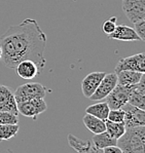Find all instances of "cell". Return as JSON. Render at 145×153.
<instances>
[{
  "label": "cell",
  "instance_id": "obj_8",
  "mask_svg": "<svg viewBox=\"0 0 145 153\" xmlns=\"http://www.w3.org/2000/svg\"><path fill=\"white\" fill-rule=\"evenodd\" d=\"M117 84V76L115 72H111L108 74H105L103 79L100 82L99 86L95 91V93L91 96L90 100L92 101H100L104 100L107 96L110 94V91L116 86Z\"/></svg>",
  "mask_w": 145,
  "mask_h": 153
},
{
  "label": "cell",
  "instance_id": "obj_1",
  "mask_svg": "<svg viewBox=\"0 0 145 153\" xmlns=\"http://www.w3.org/2000/svg\"><path fill=\"white\" fill-rule=\"evenodd\" d=\"M46 35L38 22L34 19H26L22 23L11 26L0 37L2 51V65L9 69H16L22 61L30 60L38 66L40 71L45 66L44 49Z\"/></svg>",
  "mask_w": 145,
  "mask_h": 153
},
{
  "label": "cell",
  "instance_id": "obj_10",
  "mask_svg": "<svg viewBox=\"0 0 145 153\" xmlns=\"http://www.w3.org/2000/svg\"><path fill=\"white\" fill-rule=\"evenodd\" d=\"M0 111H7L19 115L18 104L13 89L3 84H0Z\"/></svg>",
  "mask_w": 145,
  "mask_h": 153
},
{
  "label": "cell",
  "instance_id": "obj_23",
  "mask_svg": "<svg viewBox=\"0 0 145 153\" xmlns=\"http://www.w3.org/2000/svg\"><path fill=\"white\" fill-rule=\"evenodd\" d=\"M123 119H125V112L123 111V109L110 110L107 117V120L112 122H123Z\"/></svg>",
  "mask_w": 145,
  "mask_h": 153
},
{
  "label": "cell",
  "instance_id": "obj_25",
  "mask_svg": "<svg viewBox=\"0 0 145 153\" xmlns=\"http://www.w3.org/2000/svg\"><path fill=\"white\" fill-rule=\"evenodd\" d=\"M134 30L138 36L140 37L141 41H143L145 39V20H141L134 23Z\"/></svg>",
  "mask_w": 145,
  "mask_h": 153
},
{
  "label": "cell",
  "instance_id": "obj_2",
  "mask_svg": "<svg viewBox=\"0 0 145 153\" xmlns=\"http://www.w3.org/2000/svg\"><path fill=\"white\" fill-rule=\"evenodd\" d=\"M116 146L123 153H145V126L126 128Z\"/></svg>",
  "mask_w": 145,
  "mask_h": 153
},
{
  "label": "cell",
  "instance_id": "obj_15",
  "mask_svg": "<svg viewBox=\"0 0 145 153\" xmlns=\"http://www.w3.org/2000/svg\"><path fill=\"white\" fill-rule=\"evenodd\" d=\"M117 76V84L120 85H134L137 84L144 75V73L137 71H130V70H121L115 72Z\"/></svg>",
  "mask_w": 145,
  "mask_h": 153
},
{
  "label": "cell",
  "instance_id": "obj_24",
  "mask_svg": "<svg viewBox=\"0 0 145 153\" xmlns=\"http://www.w3.org/2000/svg\"><path fill=\"white\" fill-rule=\"evenodd\" d=\"M116 18L113 16V18H110L109 20L105 21L104 23L102 24V31L104 34H106L108 36L109 34H111L112 32L115 30L116 27Z\"/></svg>",
  "mask_w": 145,
  "mask_h": 153
},
{
  "label": "cell",
  "instance_id": "obj_9",
  "mask_svg": "<svg viewBox=\"0 0 145 153\" xmlns=\"http://www.w3.org/2000/svg\"><path fill=\"white\" fill-rule=\"evenodd\" d=\"M121 70H130V71L145 72V56L143 53L128 56L125 59H120L116 65L114 72H118Z\"/></svg>",
  "mask_w": 145,
  "mask_h": 153
},
{
  "label": "cell",
  "instance_id": "obj_7",
  "mask_svg": "<svg viewBox=\"0 0 145 153\" xmlns=\"http://www.w3.org/2000/svg\"><path fill=\"white\" fill-rule=\"evenodd\" d=\"M125 112V123L126 128H134V126H145V112L137 107L130 105L129 103L125 104L120 108Z\"/></svg>",
  "mask_w": 145,
  "mask_h": 153
},
{
  "label": "cell",
  "instance_id": "obj_5",
  "mask_svg": "<svg viewBox=\"0 0 145 153\" xmlns=\"http://www.w3.org/2000/svg\"><path fill=\"white\" fill-rule=\"evenodd\" d=\"M123 10L131 22L145 20V0H121Z\"/></svg>",
  "mask_w": 145,
  "mask_h": 153
},
{
  "label": "cell",
  "instance_id": "obj_6",
  "mask_svg": "<svg viewBox=\"0 0 145 153\" xmlns=\"http://www.w3.org/2000/svg\"><path fill=\"white\" fill-rule=\"evenodd\" d=\"M46 109H48V105L44 99H34L18 105L19 114L21 113L24 116L32 119H36L37 116L46 111Z\"/></svg>",
  "mask_w": 145,
  "mask_h": 153
},
{
  "label": "cell",
  "instance_id": "obj_11",
  "mask_svg": "<svg viewBox=\"0 0 145 153\" xmlns=\"http://www.w3.org/2000/svg\"><path fill=\"white\" fill-rule=\"evenodd\" d=\"M104 76V72H92L83 78V82H81V91L86 98L88 99L95 93Z\"/></svg>",
  "mask_w": 145,
  "mask_h": 153
},
{
  "label": "cell",
  "instance_id": "obj_17",
  "mask_svg": "<svg viewBox=\"0 0 145 153\" xmlns=\"http://www.w3.org/2000/svg\"><path fill=\"white\" fill-rule=\"evenodd\" d=\"M109 111H110V108L108 107V105H107L106 102L96 103L94 105L88 106V107L86 109V113L93 115V116L97 117V118L101 119L103 121L107 120Z\"/></svg>",
  "mask_w": 145,
  "mask_h": 153
},
{
  "label": "cell",
  "instance_id": "obj_16",
  "mask_svg": "<svg viewBox=\"0 0 145 153\" xmlns=\"http://www.w3.org/2000/svg\"><path fill=\"white\" fill-rule=\"evenodd\" d=\"M83 121L85 123L86 128L90 131H92L94 135L96 134H100L106 131V126H105V121L101 120V119L97 118V117L93 116L91 114H86L83 116Z\"/></svg>",
  "mask_w": 145,
  "mask_h": 153
},
{
  "label": "cell",
  "instance_id": "obj_13",
  "mask_svg": "<svg viewBox=\"0 0 145 153\" xmlns=\"http://www.w3.org/2000/svg\"><path fill=\"white\" fill-rule=\"evenodd\" d=\"M109 39H114V40L120 41H141L140 37L135 32L134 28L129 27L126 25H118L115 27V30L109 34Z\"/></svg>",
  "mask_w": 145,
  "mask_h": 153
},
{
  "label": "cell",
  "instance_id": "obj_21",
  "mask_svg": "<svg viewBox=\"0 0 145 153\" xmlns=\"http://www.w3.org/2000/svg\"><path fill=\"white\" fill-rule=\"evenodd\" d=\"M19 129V124H0V142L16 137Z\"/></svg>",
  "mask_w": 145,
  "mask_h": 153
},
{
  "label": "cell",
  "instance_id": "obj_19",
  "mask_svg": "<svg viewBox=\"0 0 145 153\" xmlns=\"http://www.w3.org/2000/svg\"><path fill=\"white\" fill-rule=\"evenodd\" d=\"M105 126H106V131L114 139H120L121 136L125 134L126 126L123 122H112L109 120L105 121Z\"/></svg>",
  "mask_w": 145,
  "mask_h": 153
},
{
  "label": "cell",
  "instance_id": "obj_26",
  "mask_svg": "<svg viewBox=\"0 0 145 153\" xmlns=\"http://www.w3.org/2000/svg\"><path fill=\"white\" fill-rule=\"evenodd\" d=\"M103 153H123L120 150V148H118L117 146H110V147H107L102 149Z\"/></svg>",
  "mask_w": 145,
  "mask_h": 153
},
{
  "label": "cell",
  "instance_id": "obj_27",
  "mask_svg": "<svg viewBox=\"0 0 145 153\" xmlns=\"http://www.w3.org/2000/svg\"><path fill=\"white\" fill-rule=\"evenodd\" d=\"M80 153H103V152H102V149H98L97 147L92 145L88 150H86V151H83V152H80Z\"/></svg>",
  "mask_w": 145,
  "mask_h": 153
},
{
  "label": "cell",
  "instance_id": "obj_28",
  "mask_svg": "<svg viewBox=\"0 0 145 153\" xmlns=\"http://www.w3.org/2000/svg\"><path fill=\"white\" fill-rule=\"evenodd\" d=\"M1 56H2V51H1V48H0V61H1Z\"/></svg>",
  "mask_w": 145,
  "mask_h": 153
},
{
  "label": "cell",
  "instance_id": "obj_4",
  "mask_svg": "<svg viewBox=\"0 0 145 153\" xmlns=\"http://www.w3.org/2000/svg\"><path fill=\"white\" fill-rule=\"evenodd\" d=\"M135 85V84H134ZM133 85H120L116 84V86L110 91L108 96L105 98V102L107 103L110 110L120 109L125 104H127L129 101V97L132 91Z\"/></svg>",
  "mask_w": 145,
  "mask_h": 153
},
{
  "label": "cell",
  "instance_id": "obj_20",
  "mask_svg": "<svg viewBox=\"0 0 145 153\" xmlns=\"http://www.w3.org/2000/svg\"><path fill=\"white\" fill-rule=\"evenodd\" d=\"M68 143H69L70 147L73 148L76 151V153L86 151V150H88V148L93 145L92 141H85V140H83V139L75 137V136L72 135V134L68 135Z\"/></svg>",
  "mask_w": 145,
  "mask_h": 153
},
{
  "label": "cell",
  "instance_id": "obj_22",
  "mask_svg": "<svg viewBox=\"0 0 145 153\" xmlns=\"http://www.w3.org/2000/svg\"><path fill=\"white\" fill-rule=\"evenodd\" d=\"M0 124H19L18 115L7 111H0Z\"/></svg>",
  "mask_w": 145,
  "mask_h": 153
},
{
  "label": "cell",
  "instance_id": "obj_14",
  "mask_svg": "<svg viewBox=\"0 0 145 153\" xmlns=\"http://www.w3.org/2000/svg\"><path fill=\"white\" fill-rule=\"evenodd\" d=\"M18 75L22 79L25 80H31V79L35 78L37 75L40 74V69L38 68L33 61L30 60H25L20 62L16 67Z\"/></svg>",
  "mask_w": 145,
  "mask_h": 153
},
{
  "label": "cell",
  "instance_id": "obj_12",
  "mask_svg": "<svg viewBox=\"0 0 145 153\" xmlns=\"http://www.w3.org/2000/svg\"><path fill=\"white\" fill-rule=\"evenodd\" d=\"M128 103L141 110L145 108V77L144 75L137 84L133 85Z\"/></svg>",
  "mask_w": 145,
  "mask_h": 153
},
{
  "label": "cell",
  "instance_id": "obj_3",
  "mask_svg": "<svg viewBox=\"0 0 145 153\" xmlns=\"http://www.w3.org/2000/svg\"><path fill=\"white\" fill-rule=\"evenodd\" d=\"M45 95L46 88L38 82H28L22 84L13 91V96L18 105L34 99H44Z\"/></svg>",
  "mask_w": 145,
  "mask_h": 153
},
{
  "label": "cell",
  "instance_id": "obj_18",
  "mask_svg": "<svg viewBox=\"0 0 145 153\" xmlns=\"http://www.w3.org/2000/svg\"><path fill=\"white\" fill-rule=\"evenodd\" d=\"M92 143L95 147L98 149H104V148L110 147V146H116L117 144V140L112 138L106 131L100 134H96L93 137Z\"/></svg>",
  "mask_w": 145,
  "mask_h": 153
}]
</instances>
